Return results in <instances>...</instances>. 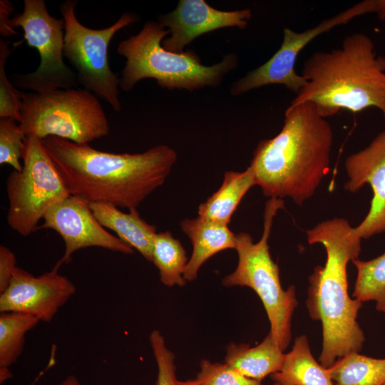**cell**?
I'll use <instances>...</instances> for the list:
<instances>
[{"label":"cell","mask_w":385,"mask_h":385,"mask_svg":"<svg viewBox=\"0 0 385 385\" xmlns=\"http://www.w3.org/2000/svg\"><path fill=\"white\" fill-rule=\"evenodd\" d=\"M41 142L71 195L129 211L164 183L177 160L176 152L166 145L114 153L56 136Z\"/></svg>","instance_id":"6da1fadb"},{"label":"cell","mask_w":385,"mask_h":385,"mask_svg":"<svg viewBox=\"0 0 385 385\" xmlns=\"http://www.w3.org/2000/svg\"><path fill=\"white\" fill-rule=\"evenodd\" d=\"M333 130L309 102L289 105L274 137L261 140L250 168L270 198H291L302 205L329 170Z\"/></svg>","instance_id":"7a4b0ae2"},{"label":"cell","mask_w":385,"mask_h":385,"mask_svg":"<svg viewBox=\"0 0 385 385\" xmlns=\"http://www.w3.org/2000/svg\"><path fill=\"white\" fill-rule=\"evenodd\" d=\"M306 233L309 244H322L327 252L325 264L309 277L306 304L311 318L322 323L319 361L328 368L339 358L359 352L365 341L356 321L362 302L349 297L346 272L349 262L358 259L361 238L340 217L322 221Z\"/></svg>","instance_id":"3957f363"},{"label":"cell","mask_w":385,"mask_h":385,"mask_svg":"<svg viewBox=\"0 0 385 385\" xmlns=\"http://www.w3.org/2000/svg\"><path fill=\"white\" fill-rule=\"evenodd\" d=\"M302 76L306 83L289 105L311 103L324 118L376 108L385 118V56L367 35L350 34L340 47L312 53Z\"/></svg>","instance_id":"277c9868"},{"label":"cell","mask_w":385,"mask_h":385,"mask_svg":"<svg viewBox=\"0 0 385 385\" xmlns=\"http://www.w3.org/2000/svg\"><path fill=\"white\" fill-rule=\"evenodd\" d=\"M170 34L158 21H147L140 32L120 41L119 55L126 58L120 77L119 86L125 91H131L144 78H153L166 89L193 91L207 86H218L223 78L238 63L237 56L230 53L212 66L202 64L198 55L189 50L175 53L166 50L161 43Z\"/></svg>","instance_id":"5b68a950"},{"label":"cell","mask_w":385,"mask_h":385,"mask_svg":"<svg viewBox=\"0 0 385 385\" xmlns=\"http://www.w3.org/2000/svg\"><path fill=\"white\" fill-rule=\"evenodd\" d=\"M284 207L282 199L270 198L267 201L263 232L258 242H254L247 232L236 235L237 265L222 281L226 287H248L255 292L270 321V332L283 351L291 341L292 318L298 302L294 285L285 290L282 287L279 267L271 257L268 240L274 217L277 211Z\"/></svg>","instance_id":"8992f818"},{"label":"cell","mask_w":385,"mask_h":385,"mask_svg":"<svg viewBox=\"0 0 385 385\" xmlns=\"http://www.w3.org/2000/svg\"><path fill=\"white\" fill-rule=\"evenodd\" d=\"M20 128L40 140L56 136L77 144L109 135L107 116L98 97L85 88L24 92Z\"/></svg>","instance_id":"52a82bcc"},{"label":"cell","mask_w":385,"mask_h":385,"mask_svg":"<svg viewBox=\"0 0 385 385\" xmlns=\"http://www.w3.org/2000/svg\"><path fill=\"white\" fill-rule=\"evenodd\" d=\"M23 168L6 180L9 227L22 236L38 230V222L56 202L71 194L41 140L26 136Z\"/></svg>","instance_id":"ba28073f"},{"label":"cell","mask_w":385,"mask_h":385,"mask_svg":"<svg viewBox=\"0 0 385 385\" xmlns=\"http://www.w3.org/2000/svg\"><path fill=\"white\" fill-rule=\"evenodd\" d=\"M76 4L77 1L66 0L60 7L65 22L63 56L76 69L78 83L83 88L119 112L120 78L109 66L108 45L118 31L138 21V18L126 12L108 27L92 29L78 21L75 14Z\"/></svg>","instance_id":"9c48e42d"},{"label":"cell","mask_w":385,"mask_h":385,"mask_svg":"<svg viewBox=\"0 0 385 385\" xmlns=\"http://www.w3.org/2000/svg\"><path fill=\"white\" fill-rule=\"evenodd\" d=\"M11 28L21 27L29 46L35 48L41 58L36 71L15 74L14 85L31 92L56 88H76L77 75L63 62L65 22L50 15L44 0H24L22 13L10 19Z\"/></svg>","instance_id":"30bf717a"},{"label":"cell","mask_w":385,"mask_h":385,"mask_svg":"<svg viewBox=\"0 0 385 385\" xmlns=\"http://www.w3.org/2000/svg\"><path fill=\"white\" fill-rule=\"evenodd\" d=\"M376 13L385 20V0H364L329 19L313 28L297 32L289 28L283 30L279 48L265 63L234 82L230 88L233 96H240L260 87L279 84L296 94L304 86L305 78L296 73V61L302 50L313 39L334 27L346 24L354 18Z\"/></svg>","instance_id":"8fae6325"},{"label":"cell","mask_w":385,"mask_h":385,"mask_svg":"<svg viewBox=\"0 0 385 385\" xmlns=\"http://www.w3.org/2000/svg\"><path fill=\"white\" fill-rule=\"evenodd\" d=\"M39 229H51L62 237L65 251L53 269L71 260L81 249L98 247L123 254H133L129 245L108 232L94 216L90 202L79 196L70 195L51 206L43 216Z\"/></svg>","instance_id":"7c38bea8"},{"label":"cell","mask_w":385,"mask_h":385,"mask_svg":"<svg viewBox=\"0 0 385 385\" xmlns=\"http://www.w3.org/2000/svg\"><path fill=\"white\" fill-rule=\"evenodd\" d=\"M58 271L53 268L36 277L17 267L9 286L0 294V312L28 314L40 322L52 320L76 292L73 283Z\"/></svg>","instance_id":"4fadbf2b"},{"label":"cell","mask_w":385,"mask_h":385,"mask_svg":"<svg viewBox=\"0 0 385 385\" xmlns=\"http://www.w3.org/2000/svg\"><path fill=\"white\" fill-rule=\"evenodd\" d=\"M348 180L344 188L356 192L369 184L373 192L366 216L354 227L356 234L367 239L385 232V130L363 150L349 155L344 163Z\"/></svg>","instance_id":"5bb4252c"},{"label":"cell","mask_w":385,"mask_h":385,"mask_svg":"<svg viewBox=\"0 0 385 385\" xmlns=\"http://www.w3.org/2000/svg\"><path fill=\"white\" fill-rule=\"evenodd\" d=\"M252 16L250 9L232 11L216 9L205 0H180L173 11L161 15L158 22L170 31L163 46L168 51L182 53L198 36L226 27H247Z\"/></svg>","instance_id":"9a60e30c"},{"label":"cell","mask_w":385,"mask_h":385,"mask_svg":"<svg viewBox=\"0 0 385 385\" xmlns=\"http://www.w3.org/2000/svg\"><path fill=\"white\" fill-rule=\"evenodd\" d=\"M180 228L192 245V252L184 272L186 281L195 279L201 266L215 254L235 249L236 235L227 225L197 216L183 220Z\"/></svg>","instance_id":"2e32d148"},{"label":"cell","mask_w":385,"mask_h":385,"mask_svg":"<svg viewBox=\"0 0 385 385\" xmlns=\"http://www.w3.org/2000/svg\"><path fill=\"white\" fill-rule=\"evenodd\" d=\"M90 207L103 227L115 232L121 240L152 262L153 239L157 233L155 225L141 218L137 209L124 212L112 204L103 202H90Z\"/></svg>","instance_id":"e0dca14e"},{"label":"cell","mask_w":385,"mask_h":385,"mask_svg":"<svg viewBox=\"0 0 385 385\" xmlns=\"http://www.w3.org/2000/svg\"><path fill=\"white\" fill-rule=\"evenodd\" d=\"M284 353L270 332L258 345L230 343L226 347L225 363L245 376L261 381L282 367Z\"/></svg>","instance_id":"ac0fdd59"},{"label":"cell","mask_w":385,"mask_h":385,"mask_svg":"<svg viewBox=\"0 0 385 385\" xmlns=\"http://www.w3.org/2000/svg\"><path fill=\"white\" fill-rule=\"evenodd\" d=\"M270 377L287 385H334L327 368L312 356L304 334L295 339L291 351L284 354L281 369Z\"/></svg>","instance_id":"d6986e66"},{"label":"cell","mask_w":385,"mask_h":385,"mask_svg":"<svg viewBox=\"0 0 385 385\" xmlns=\"http://www.w3.org/2000/svg\"><path fill=\"white\" fill-rule=\"evenodd\" d=\"M254 185L256 180L250 167L243 172H225L220 188L199 205L198 216L228 225L242 199Z\"/></svg>","instance_id":"ffe728a7"},{"label":"cell","mask_w":385,"mask_h":385,"mask_svg":"<svg viewBox=\"0 0 385 385\" xmlns=\"http://www.w3.org/2000/svg\"><path fill=\"white\" fill-rule=\"evenodd\" d=\"M40 321L35 317L16 312L0 314V383L12 377L9 367L21 354L26 334Z\"/></svg>","instance_id":"44dd1931"},{"label":"cell","mask_w":385,"mask_h":385,"mask_svg":"<svg viewBox=\"0 0 385 385\" xmlns=\"http://www.w3.org/2000/svg\"><path fill=\"white\" fill-rule=\"evenodd\" d=\"M327 370L334 385H381L385 382V359L359 352L339 358Z\"/></svg>","instance_id":"7402d4cb"},{"label":"cell","mask_w":385,"mask_h":385,"mask_svg":"<svg viewBox=\"0 0 385 385\" xmlns=\"http://www.w3.org/2000/svg\"><path fill=\"white\" fill-rule=\"evenodd\" d=\"M152 257L163 284L183 287L186 284L184 272L189 260L181 242L170 231L155 234Z\"/></svg>","instance_id":"603a6c76"},{"label":"cell","mask_w":385,"mask_h":385,"mask_svg":"<svg viewBox=\"0 0 385 385\" xmlns=\"http://www.w3.org/2000/svg\"><path fill=\"white\" fill-rule=\"evenodd\" d=\"M352 263L357 270L354 298L361 302L375 301L376 309L385 313V252L368 261L356 259Z\"/></svg>","instance_id":"cb8c5ba5"},{"label":"cell","mask_w":385,"mask_h":385,"mask_svg":"<svg viewBox=\"0 0 385 385\" xmlns=\"http://www.w3.org/2000/svg\"><path fill=\"white\" fill-rule=\"evenodd\" d=\"M11 118H0V165L7 164L21 171L26 135Z\"/></svg>","instance_id":"d4e9b609"},{"label":"cell","mask_w":385,"mask_h":385,"mask_svg":"<svg viewBox=\"0 0 385 385\" xmlns=\"http://www.w3.org/2000/svg\"><path fill=\"white\" fill-rule=\"evenodd\" d=\"M11 53L6 42L0 38V118H11L20 123L24 92L16 89L6 76L5 65Z\"/></svg>","instance_id":"484cf974"},{"label":"cell","mask_w":385,"mask_h":385,"mask_svg":"<svg viewBox=\"0 0 385 385\" xmlns=\"http://www.w3.org/2000/svg\"><path fill=\"white\" fill-rule=\"evenodd\" d=\"M195 381L198 385H262L247 378L226 363H212L202 359Z\"/></svg>","instance_id":"4316f807"},{"label":"cell","mask_w":385,"mask_h":385,"mask_svg":"<svg viewBox=\"0 0 385 385\" xmlns=\"http://www.w3.org/2000/svg\"><path fill=\"white\" fill-rule=\"evenodd\" d=\"M149 339L158 367L156 385H175L178 379L174 354L168 349L158 330H153Z\"/></svg>","instance_id":"83f0119b"},{"label":"cell","mask_w":385,"mask_h":385,"mask_svg":"<svg viewBox=\"0 0 385 385\" xmlns=\"http://www.w3.org/2000/svg\"><path fill=\"white\" fill-rule=\"evenodd\" d=\"M18 267L15 254L7 247L0 246V294L9 286Z\"/></svg>","instance_id":"f1b7e54d"},{"label":"cell","mask_w":385,"mask_h":385,"mask_svg":"<svg viewBox=\"0 0 385 385\" xmlns=\"http://www.w3.org/2000/svg\"><path fill=\"white\" fill-rule=\"evenodd\" d=\"M12 4L7 0L0 1V34L6 37L16 34V32L9 25V15L14 11Z\"/></svg>","instance_id":"f546056e"},{"label":"cell","mask_w":385,"mask_h":385,"mask_svg":"<svg viewBox=\"0 0 385 385\" xmlns=\"http://www.w3.org/2000/svg\"><path fill=\"white\" fill-rule=\"evenodd\" d=\"M56 385H81L78 379L73 376H68L63 381Z\"/></svg>","instance_id":"4dcf8cb0"},{"label":"cell","mask_w":385,"mask_h":385,"mask_svg":"<svg viewBox=\"0 0 385 385\" xmlns=\"http://www.w3.org/2000/svg\"><path fill=\"white\" fill-rule=\"evenodd\" d=\"M175 385H198L196 381L194 380H187V381H178L175 382Z\"/></svg>","instance_id":"1f68e13d"},{"label":"cell","mask_w":385,"mask_h":385,"mask_svg":"<svg viewBox=\"0 0 385 385\" xmlns=\"http://www.w3.org/2000/svg\"><path fill=\"white\" fill-rule=\"evenodd\" d=\"M273 385H287V384L281 383V382L276 381V382L274 383Z\"/></svg>","instance_id":"d6a6232c"},{"label":"cell","mask_w":385,"mask_h":385,"mask_svg":"<svg viewBox=\"0 0 385 385\" xmlns=\"http://www.w3.org/2000/svg\"><path fill=\"white\" fill-rule=\"evenodd\" d=\"M381 385H385V382H384Z\"/></svg>","instance_id":"836d02e7"}]
</instances>
